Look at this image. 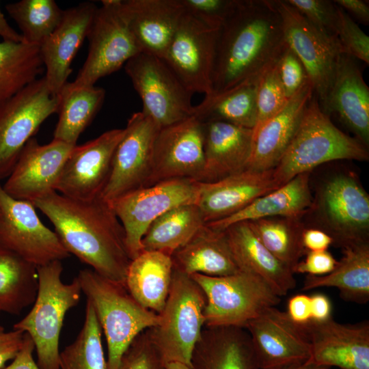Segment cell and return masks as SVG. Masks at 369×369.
<instances>
[{
    "mask_svg": "<svg viewBox=\"0 0 369 369\" xmlns=\"http://www.w3.org/2000/svg\"><path fill=\"white\" fill-rule=\"evenodd\" d=\"M286 46L273 0H234L217 31L212 94L257 83Z\"/></svg>",
    "mask_w": 369,
    "mask_h": 369,
    "instance_id": "6da1fadb",
    "label": "cell"
},
{
    "mask_svg": "<svg viewBox=\"0 0 369 369\" xmlns=\"http://www.w3.org/2000/svg\"><path fill=\"white\" fill-rule=\"evenodd\" d=\"M31 203L51 221L70 254L99 275L124 284L131 260L124 228L107 202L100 196L81 200L52 191Z\"/></svg>",
    "mask_w": 369,
    "mask_h": 369,
    "instance_id": "7a4b0ae2",
    "label": "cell"
},
{
    "mask_svg": "<svg viewBox=\"0 0 369 369\" xmlns=\"http://www.w3.org/2000/svg\"><path fill=\"white\" fill-rule=\"evenodd\" d=\"M369 153L363 143L336 126L320 108L314 93L297 130L283 156L273 168L279 187L296 176L331 161H366Z\"/></svg>",
    "mask_w": 369,
    "mask_h": 369,
    "instance_id": "3957f363",
    "label": "cell"
},
{
    "mask_svg": "<svg viewBox=\"0 0 369 369\" xmlns=\"http://www.w3.org/2000/svg\"><path fill=\"white\" fill-rule=\"evenodd\" d=\"M81 291L95 312L107 346V369H118L133 340L159 322V314L142 307L124 284L85 269L76 277Z\"/></svg>",
    "mask_w": 369,
    "mask_h": 369,
    "instance_id": "277c9868",
    "label": "cell"
},
{
    "mask_svg": "<svg viewBox=\"0 0 369 369\" xmlns=\"http://www.w3.org/2000/svg\"><path fill=\"white\" fill-rule=\"evenodd\" d=\"M62 271L60 260L37 266L38 288L33 307L13 327L33 340L40 369H60L59 336L64 318L82 293L76 277L70 283L62 282Z\"/></svg>",
    "mask_w": 369,
    "mask_h": 369,
    "instance_id": "5b68a950",
    "label": "cell"
},
{
    "mask_svg": "<svg viewBox=\"0 0 369 369\" xmlns=\"http://www.w3.org/2000/svg\"><path fill=\"white\" fill-rule=\"evenodd\" d=\"M206 296L190 276L174 270L165 305L157 325L147 329L149 338L167 364L191 368V357L205 325Z\"/></svg>",
    "mask_w": 369,
    "mask_h": 369,
    "instance_id": "8992f818",
    "label": "cell"
},
{
    "mask_svg": "<svg viewBox=\"0 0 369 369\" xmlns=\"http://www.w3.org/2000/svg\"><path fill=\"white\" fill-rule=\"evenodd\" d=\"M190 276L206 296L204 327L234 326L245 329L250 320L281 301V297L262 279L242 271L222 277L197 273Z\"/></svg>",
    "mask_w": 369,
    "mask_h": 369,
    "instance_id": "52a82bcc",
    "label": "cell"
},
{
    "mask_svg": "<svg viewBox=\"0 0 369 369\" xmlns=\"http://www.w3.org/2000/svg\"><path fill=\"white\" fill-rule=\"evenodd\" d=\"M93 17L87 38L88 53L69 89L94 85L102 77L118 70L141 50L124 15L121 0H103Z\"/></svg>",
    "mask_w": 369,
    "mask_h": 369,
    "instance_id": "ba28073f",
    "label": "cell"
},
{
    "mask_svg": "<svg viewBox=\"0 0 369 369\" xmlns=\"http://www.w3.org/2000/svg\"><path fill=\"white\" fill-rule=\"evenodd\" d=\"M59 103V95L51 94L44 77L0 102V180L9 176L26 143L57 113Z\"/></svg>",
    "mask_w": 369,
    "mask_h": 369,
    "instance_id": "9c48e42d",
    "label": "cell"
},
{
    "mask_svg": "<svg viewBox=\"0 0 369 369\" xmlns=\"http://www.w3.org/2000/svg\"><path fill=\"white\" fill-rule=\"evenodd\" d=\"M124 70L142 100L141 111L160 128L193 115V94L162 59L141 52L127 61Z\"/></svg>",
    "mask_w": 369,
    "mask_h": 369,
    "instance_id": "30bf717a",
    "label": "cell"
},
{
    "mask_svg": "<svg viewBox=\"0 0 369 369\" xmlns=\"http://www.w3.org/2000/svg\"><path fill=\"white\" fill-rule=\"evenodd\" d=\"M198 190V181L174 179L133 191L108 202L124 228L131 260L143 251L141 239L151 223L174 207L196 204Z\"/></svg>",
    "mask_w": 369,
    "mask_h": 369,
    "instance_id": "8fae6325",
    "label": "cell"
},
{
    "mask_svg": "<svg viewBox=\"0 0 369 369\" xmlns=\"http://www.w3.org/2000/svg\"><path fill=\"white\" fill-rule=\"evenodd\" d=\"M333 244L368 241L369 195L350 174H336L320 187L313 206Z\"/></svg>",
    "mask_w": 369,
    "mask_h": 369,
    "instance_id": "7c38bea8",
    "label": "cell"
},
{
    "mask_svg": "<svg viewBox=\"0 0 369 369\" xmlns=\"http://www.w3.org/2000/svg\"><path fill=\"white\" fill-rule=\"evenodd\" d=\"M33 204L13 198L0 183V246L36 266L70 256L57 234L39 219Z\"/></svg>",
    "mask_w": 369,
    "mask_h": 369,
    "instance_id": "4fadbf2b",
    "label": "cell"
},
{
    "mask_svg": "<svg viewBox=\"0 0 369 369\" xmlns=\"http://www.w3.org/2000/svg\"><path fill=\"white\" fill-rule=\"evenodd\" d=\"M161 128L142 111L128 119L118 144L108 181L100 197L110 202L133 191L148 187L153 164L155 140Z\"/></svg>",
    "mask_w": 369,
    "mask_h": 369,
    "instance_id": "5bb4252c",
    "label": "cell"
},
{
    "mask_svg": "<svg viewBox=\"0 0 369 369\" xmlns=\"http://www.w3.org/2000/svg\"><path fill=\"white\" fill-rule=\"evenodd\" d=\"M184 12L162 58L193 94L213 93L212 74L217 31Z\"/></svg>",
    "mask_w": 369,
    "mask_h": 369,
    "instance_id": "9a60e30c",
    "label": "cell"
},
{
    "mask_svg": "<svg viewBox=\"0 0 369 369\" xmlns=\"http://www.w3.org/2000/svg\"><path fill=\"white\" fill-rule=\"evenodd\" d=\"M273 1L282 18L286 42L304 66L322 109L333 82L340 49L285 0Z\"/></svg>",
    "mask_w": 369,
    "mask_h": 369,
    "instance_id": "2e32d148",
    "label": "cell"
},
{
    "mask_svg": "<svg viewBox=\"0 0 369 369\" xmlns=\"http://www.w3.org/2000/svg\"><path fill=\"white\" fill-rule=\"evenodd\" d=\"M204 167V124L192 115L159 129L148 186L174 179L199 181Z\"/></svg>",
    "mask_w": 369,
    "mask_h": 369,
    "instance_id": "e0dca14e",
    "label": "cell"
},
{
    "mask_svg": "<svg viewBox=\"0 0 369 369\" xmlns=\"http://www.w3.org/2000/svg\"><path fill=\"white\" fill-rule=\"evenodd\" d=\"M124 133V128L111 129L76 145L63 167L56 191L81 200L100 196L110 175L115 150Z\"/></svg>",
    "mask_w": 369,
    "mask_h": 369,
    "instance_id": "ac0fdd59",
    "label": "cell"
},
{
    "mask_svg": "<svg viewBox=\"0 0 369 369\" xmlns=\"http://www.w3.org/2000/svg\"><path fill=\"white\" fill-rule=\"evenodd\" d=\"M75 146L53 139L41 145L31 138L2 185L3 190L13 198L30 202L56 191L63 167Z\"/></svg>",
    "mask_w": 369,
    "mask_h": 369,
    "instance_id": "d6986e66",
    "label": "cell"
},
{
    "mask_svg": "<svg viewBox=\"0 0 369 369\" xmlns=\"http://www.w3.org/2000/svg\"><path fill=\"white\" fill-rule=\"evenodd\" d=\"M245 329L250 336L260 369L310 359V344L304 329L276 306L265 309L250 320Z\"/></svg>",
    "mask_w": 369,
    "mask_h": 369,
    "instance_id": "ffe728a7",
    "label": "cell"
},
{
    "mask_svg": "<svg viewBox=\"0 0 369 369\" xmlns=\"http://www.w3.org/2000/svg\"><path fill=\"white\" fill-rule=\"evenodd\" d=\"M311 349L310 360L318 366L369 369V323L342 324L333 318L301 326Z\"/></svg>",
    "mask_w": 369,
    "mask_h": 369,
    "instance_id": "44dd1931",
    "label": "cell"
},
{
    "mask_svg": "<svg viewBox=\"0 0 369 369\" xmlns=\"http://www.w3.org/2000/svg\"><path fill=\"white\" fill-rule=\"evenodd\" d=\"M97 8L94 3L83 2L64 10L59 24L40 46L46 69L44 77L54 96L58 95L68 82L71 64L87 38Z\"/></svg>",
    "mask_w": 369,
    "mask_h": 369,
    "instance_id": "7402d4cb",
    "label": "cell"
},
{
    "mask_svg": "<svg viewBox=\"0 0 369 369\" xmlns=\"http://www.w3.org/2000/svg\"><path fill=\"white\" fill-rule=\"evenodd\" d=\"M278 187L273 169L262 172L245 169L214 182L198 181L196 205L204 223H208L236 213Z\"/></svg>",
    "mask_w": 369,
    "mask_h": 369,
    "instance_id": "603a6c76",
    "label": "cell"
},
{
    "mask_svg": "<svg viewBox=\"0 0 369 369\" xmlns=\"http://www.w3.org/2000/svg\"><path fill=\"white\" fill-rule=\"evenodd\" d=\"M322 110L335 113L356 138L369 143V87L355 59L341 53L338 59L333 82Z\"/></svg>",
    "mask_w": 369,
    "mask_h": 369,
    "instance_id": "cb8c5ba5",
    "label": "cell"
},
{
    "mask_svg": "<svg viewBox=\"0 0 369 369\" xmlns=\"http://www.w3.org/2000/svg\"><path fill=\"white\" fill-rule=\"evenodd\" d=\"M121 5L141 52L162 59L184 12L180 0H121Z\"/></svg>",
    "mask_w": 369,
    "mask_h": 369,
    "instance_id": "d4e9b609",
    "label": "cell"
},
{
    "mask_svg": "<svg viewBox=\"0 0 369 369\" xmlns=\"http://www.w3.org/2000/svg\"><path fill=\"white\" fill-rule=\"evenodd\" d=\"M204 124V167L199 182H214L247 169L253 129L224 121Z\"/></svg>",
    "mask_w": 369,
    "mask_h": 369,
    "instance_id": "484cf974",
    "label": "cell"
},
{
    "mask_svg": "<svg viewBox=\"0 0 369 369\" xmlns=\"http://www.w3.org/2000/svg\"><path fill=\"white\" fill-rule=\"evenodd\" d=\"M314 93L309 81L288 100L282 110L253 132L251 152L246 169L266 171L277 165L290 144Z\"/></svg>",
    "mask_w": 369,
    "mask_h": 369,
    "instance_id": "4316f807",
    "label": "cell"
},
{
    "mask_svg": "<svg viewBox=\"0 0 369 369\" xmlns=\"http://www.w3.org/2000/svg\"><path fill=\"white\" fill-rule=\"evenodd\" d=\"M224 232L240 271L260 277L280 297L295 288L292 270L261 243L247 221L234 223Z\"/></svg>",
    "mask_w": 369,
    "mask_h": 369,
    "instance_id": "83f0119b",
    "label": "cell"
},
{
    "mask_svg": "<svg viewBox=\"0 0 369 369\" xmlns=\"http://www.w3.org/2000/svg\"><path fill=\"white\" fill-rule=\"evenodd\" d=\"M192 369H260L244 328L204 327L191 357Z\"/></svg>",
    "mask_w": 369,
    "mask_h": 369,
    "instance_id": "f1b7e54d",
    "label": "cell"
},
{
    "mask_svg": "<svg viewBox=\"0 0 369 369\" xmlns=\"http://www.w3.org/2000/svg\"><path fill=\"white\" fill-rule=\"evenodd\" d=\"M310 172L299 174L276 189L251 202L236 213L220 220L205 223L219 231L239 222L282 217L300 219L313 206Z\"/></svg>",
    "mask_w": 369,
    "mask_h": 369,
    "instance_id": "f546056e",
    "label": "cell"
},
{
    "mask_svg": "<svg viewBox=\"0 0 369 369\" xmlns=\"http://www.w3.org/2000/svg\"><path fill=\"white\" fill-rule=\"evenodd\" d=\"M171 257L174 270L188 275L222 277L240 271L224 230L206 224Z\"/></svg>",
    "mask_w": 369,
    "mask_h": 369,
    "instance_id": "4dcf8cb0",
    "label": "cell"
},
{
    "mask_svg": "<svg viewBox=\"0 0 369 369\" xmlns=\"http://www.w3.org/2000/svg\"><path fill=\"white\" fill-rule=\"evenodd\" d=\"M173 272L171 256L157 251H142L131 260L124 284L142 307L159 314L168 297Z\"/></svg>",
    "mask_w": 369,
    "mask_h": 369,
    "instance_id": "1f68e13d",
    "label": "cell"
},
{
    "mask_svg": "<svg viewBox=\"0 0 369 369\" xmlns=\"http://www.w3.org/2000/svg\"><path fill=\"white\" fill-rule=\"evenodd\" d=\"M343 256L335 269L322 276L307 275L301 290L333 287L346 301L359 304L369 300V244L368 241L348 245L342 247Z\"/></svg>",
    "mask_w": 369,
    "mask_h": 369,
    "instance_id": "d6a6232c",
    "label": "cell"
},
{
    "mask_svg": "<svg viewBox=\"0 0 369 369\" xmlns=\"http://www.w3.org/2000/svg\"><path fill=\"white\" fill-rule=\"evenodd\" d=\"M204 224L195 204L174 207L149 226L141 239L142 250L161 251L172 256Z\"/></svg>",
    "mask_w": 369,
    "mask_h": 369,
    "instance_id": "836d02e7",
    "label": "cell"
},
{
    "mask_svg": "<svg viewBox=\"0 0 369 369\" xmlns=\"http://www.w3.org/2000/svg\"><path fill=\"white\" fill-rule=\"evenodd\" d=\"M58 95V121L53 139L77 145L81 134L100 110L105 91L94 85L77 89L64 85Z\"/></svg>",
    "mask_w": 369,
    "mask_h": 369,
    "instance_id": "e575fe53",
    "label": "cell"
},
{
    "mask_svg": "<svg viewBox=\"0 0 369 369\" xmlns=\"http://www.w3.org/2000/svg\"><path fill=\"white\" fill-rule=\"evenodd\" d=\"M38 288L37 266L0 246V313L20 314L33 303Z\"/></svg>",
    "mask_w": 369,
    "mask_h": 369,
    "instance_id": "d590c367",
    "label": "cell"
},
{
    "mask_svg": "<svg viewBox=\"0 0 369 369\" xmlns=\"http://www.w3.org/2000/svg\"><path fill=\"white\" fill-rule=\"evenodd\" d=\"M257 83H244L217 94L205 96L194 106L193 115L202 122L224 121L253 129L257 120Z\"/></svg>",
    "mask_w": 369,
    "mask_h": 369,
    "instance_id": "8d00e7d4",
    "label": "cell"
},
{
    "mask_svg": "<svg viewBox=\"0 0 369 369\" xmlns=\"http://www.w3.org/2000/svg\"><path fill=\"white\" fill-rule=\"evenodd\" d=\"M44 70L40 46L22 42H0V102L38 79Z\"/></svg>",
    "mask_w": 369,
    "mask_h": 369,
    "instance_id": "74e56055",
    "label": "cell"
},
{
    "mask_svg": "<svg viewBox=\"0 0 369 369\" xmlns=\"http://www.w3.org/2000/svg\"><path fill=\"white\" fill-rule=\"evenodd\" d=\"M300 219L274 217L247 221L261 243L280 262L292 269L305 254Z\"/></svg>",
    "mask_w": 369,
    "mask_h": 369,
    "instance_id": "f35d334b",
    "label": "cell"
},
{
    "mask_svg": "<svg viewBox=\"0 0 369 369\" xmlns=\"http://www.w3.org/2000/svg\"><path fill=\"white\" fill-rule=\"evenodd\" d=\"M5 10L20 29L23 42L40 46L59 24L64 14L54 0H21Z\"/></svg>",
    "mask_w": 369,
    "mask_h": 369,
    "instance_id": "ab89813d",
    "label": "cell"
},
{
    "mask_svg": "<svg viewBox=\"0 0 369 369\" xmlns=\"http://www.w3.org/2000/svg\"><path fill=\"white\" fill-rule=\"evenodd\" d=\"M85 311L84 323L76 339L60 352V369H107L102 329L87 301Z\"/></svg>",
    "mask_w": 369,
    "mask_h": 369,
    "instance_id": "60d3db41",
    "label": "cell"
},
{
    "mask_svg": "<svg viewBox=\"0 0 369 369\" xmlns=\"http://www.w3.org/2000/svg\"><path fill=\"white\" fill-rule=\"evenodd\" d=\"M289 99L282 83L277 62L257 82V120L253 132L282 110Z\"/></svg>",
    "mask_w": 369,
    "mask_h": 369,
    "instance_id": "b9f144b4",
    "label": "cell"
},
{
    "mask_svg": "<svg viewBox=\"0 0 369 369\" xmlns=\"http://www.w3.org/2000/svg\"><path fill=\"white\" fill-rule=\"evenodd\" d=\"M285 1L297 9L323 36L337 45L340 49L337 36L338 5L333 1Z\"/></svg>",
    "mask_w": 369,
    "mask_h": 369,
    "instance_id": "7bdbcfd3",
    "label": "cell"
},
{
    "mask_svg": "<svg viewBox=\"0 0 369 369\" xmlns=\"http://www.w3.org/2000/svg\"><path fill=\"white\" fill-rule=\"evenodd\" d=\"M337 36L342 53L369 63V37L343 9L338 5Z\"/></svg>",
    "mask_w": 369,
    "mask_h": 369,
    "instance_id": "ee69618b",
    "label": "cell"
},
{
    "mask_svg": "<svg viewBox=\"0 0 369 369\" xmlns=\"http://www.w3.org/2000/svg\"><path fill=\"white\" fill-rule=\"evenodd\" d=\"M118 369H167L151 342L147 329L140 333L124 353Z\"/></svg>",
    "mask_w": 369,
    "mask_h": 369,
    "instance_id": "f6af8a7d",
    "label": "cell"
},
{
    "mask_svg": "<svg viewBox=\"0 0 369 369\" xmlns=\"http://www.w3.org/2000/svg\"><path fill=\"white\" fill-rule=\"evenodd\" d=\"M184 11L205 25L218 29L232 10L234 0H180Z\"/></svg>",
    "mask_w": 369,
    "mask_h": 369,
    "instance_id": "bcb514c9",
    "label": "cell"
},
{
    "mask_svg": "<svg viewBox=\"0 0 369 369\" xmlns=\"http://www.w3.org/2000/svg\"><path fill=\"white\" fill-rule=\"evenodd\" d=\"M277 68L288 98L310 81L302 62L288 44L277 62Z\"/></svg>",
    "mask_w": 369,
    "mask_h": 369,
    "instance_id": "7dc6e473",
    "label": "cell"
},
{
    "mask_svg": "<svg viewBox=\"0 0 369 369\" xmlns=\"http://www.w3.org/2000/svg\"><path fill=\"white\" fill-rule=\"evenodd\" d=\"M306 257L299 261L292 269V273H305L311 276H322L331 273L336 266L338 261L327 251H307Z\"/></svg>",
    "mask_w": 369,
    "mask_h": 369,
    "instance_id": "c3c4849f",
    "label": "cell"
},
{
    "mask_svg": "<svg viewBox=\"0 0 369 369\" xmlns=\"http://www.w3.org/2000/svg\"><path fill=\"white\" fill-rule=\"evenodd\" d=\"M23 332L15 329L7 331L0 325V369L16 355L23 346Z\"/></svg>",
    "mask_w": 369,
    "mask_h": 369,
    "instance_id": "681fc988",
    "label": "cell"
},
{
    "mask_svg": "<svg viewBox=\"0 0 369 369\" xmlns=\"http://www.w3.org/2000/svg\"><path fill=\"white\" fill-rule=\"evenodd\" d=\"M286 312L290 320L299 326L310 323L312 321L310 296L297 294L291 297Z\"/></svg>",
    "mask_w": 369,
    "mask_h": 369,
    "instance_id": "f907efd6",
    "label": "cell"
},
{
    "mask_svg": "<svg viewBox=\"0 0 369 369\" xmlns=\"http://www.w3.org/2000/svg\"><path fill=\"white\" fill-rule=\"evenodd\" d=\"M301 241L305 252L327 251L333 243L329 234L317 228H304Z\"/></svg>",
    "mask_w": 369,
    "mask_h": 369,
    "instance_id": "816d5d0a",
    "label": "cell"
},
{
    "mask_svg": "<svg viewBox=\"0 0 369 369\" xmlns=\"http://www.w3.org/2000/svg\"><path fill=\"white\" fill-rule=\"evenodd\" d=\"M34 351L33 340L27 333H24L21 348L11 363L1 369H40L33 359Z\"/></svg>",
    "mask_w": 369,
    "mask_h": 369,
    "instance_id": "f5cc1de1",
    "label": "cell"
},
{
    "mask_svg": "<svg viewBox=\"0 0 369 369\" xmlns=\"http://www.w3.org/2000/svg\"><path fill=\"white\" fill-rule=\"evenodd\" d=\"M312 321L325 322L332 318L331 303L329 297L323 293H315L310 296Z\"/></svg>",
    "mask_w": 369,
    "mask_h": 369,
    "instance_id": "db71d44e",
    "label": "cell"
},
{
    "mask_svg": "<svg viewBox=\"0 0 369 369\" xmlns=\"http://www.w3.org/2000/svg\"><path fill=\"white\" fill-rule=\"evenodd\" d=\"M334 3L343 9L348 14H351L364 25L369 24L368 1L363 0H336Z\"/></svg>",
    "mask_w": 369,
    "mask_h": 369,
    "instance_id": "11a10c76",
    "label": "cell"
},
{
    "mask_svg": "<svg viewBox=\"0 0 369 369\" xmlns=\"http://www.w3.org/2000/svg\"><path fill=\"white\" fill-rule=\"evenodd\" d=\"M0 38L3 41L22 42L23 39L20 33L15 31L8 23L0 8Z\"/></svg>",
    "mask_w": 369,
    "mask_h": 369,
    "instance_id": "9f6ffc18",
    "label": "cell"
},
{
    "mask_svg": "<svg viewBox=\"0 0 369 369\" xmlns=\"http://www.w3.org/2000/svg\"><path fill=\"white\" fill-rule=\"evenodd\" d=\"M269 369H329L328 368L318 366L310 359L303 362L288 364L279 367Z\"/></svg>",
    "mask_w": 369,
    "mask_h": 369,
    "instance_id": "6f0895ef",
    "label": "cell"
},
{
    "mask_svg": "<svg viewBox=\"0 0 369 369\" xmlns=\"http://www.w3.org/2000/svg\"><path fill=\"white\" fill-rule=\"evenodd\" d=\"M167 369H192L189 366L179 362H171L166 364Z\"/></svg>",
    "mask_w": 369,
    "mask_h": 369,
    "instance_id": "680465c9",
    "label": "cell"
}]
</instances>
